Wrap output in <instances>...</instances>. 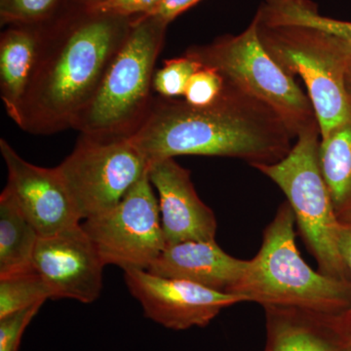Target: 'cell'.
Returning <instances> with one entry per match:
<instances>
[{"mask_svg":"<svg viewBox=\"0 0 351 351\" xmlns=\"http://www.w3.org/2000/svg\"><path fill=\"white\" fill-rule=\"evenodd\" d=\"M346 88H348V95L351 101V66L350 71H348V75H346Z\"/></svg>","mask_w":351,"mask_h":351,"instance_id":"29","label":"cell"},{"mask_svg":"<svg viewBox=\"0 0 351 351\" xmlns=\"http://www.w3.org/2000/svg\"><path fill=\"white\" fill-rule=\"evenodd\" d=\"M202 64L189 55L167 60L154 76V90L163 98L175 99L184 96L191 76L202 68Z\"/></svg>","mask_w":351,"mask_h":351,"instance_id":"22","label":"cell"},{"mask_svg":"<svg viewBox=\"0 0 351 351\" xmlns=\"http://www.w3.org/2000/svg\"><path fill=\"white\" fill-rule=\"evenodd\" d=\"M103 1H106V0H66V5L91 7Z\"/></svg>","mask_w":351,"mask_h":351,"instance_id":"28","label":"cell"},{"mask_svg":"<svg viewBox=\"0 0 351 351\" xmlns=\"http://www.w3.org/2000/svg\"><path fill=\"white\" fill-rule=\"evenodd\" d=\"M247 265L248 261L228 255L216 240L186 241L167 245L149 271L233 295Z\"/></svg>","mask_w":351,"mask_h":351,"instance_id":"15","label":"cell"},{"mask_svg":"<svg viewBox=\"0 0 351 351\" xmlns=\"http://www.w3.org/2000/svg\"><path fill=\"white\" fill-rule=\"evenodd\" d=\"M52 298L49 285L34 269L0 277V318Z\"/></svg>","mask_w":351,"mask_h":351,"instance_id":"20","label":"cell"},{"mask_svg":"<svg viewBox=\"0 0 351 351\" xmlns=\"http://www.w3.org/2000/svg\"><path fill=\"white\" fill-rule=\"evenodd\" d=\"M295 219L288 201L263 230L262 246L248 261L233 295L261 306L301 307L341 313L351 309V281L309 267L295 244Z\"/></svg>","mask_w":351,"mask_h":351,"instance_id":"3","label":"cell"},{"mask_svg":"<svg viewBox=\"0 0 351 351\" xmlns=\"http://www.w3.org/2000/svg\"><path fill=\"white\" fill-rule=\"evenodd\" d=\"M40 235L3 189L0 195V277L34 269Z\"/></svg>","mask_w":351,"mask_h":351,"instance_id":"18","label":"cell"},{"mask_svg":"<svg viewBox=\"0 0 351 351\" xmlns=\"http://www.w3.org/2000/svg\"><path fill=\"white\" fill-rule=\"evenodd\" d=\"M257 14L261 19L269 22L318 27L343 39L351 46V22L321 15L317 6L308 0H265Z\"/></svg>","mask_w":351,"mask_h":351,"instance_id":"19","label":"cell"},{"mask_svg":"<svg viewBox=\"0 0 351 351\" xmlns=\"http://www.w3.org/2000/svg\"><path fill=\"white\" fill-rule=\"evenodd\" d=\"M168 25L152 16L135 18L94 96L73 129L99 138L131 137L151 110L154 76Z\"/></svg>","mask_w":351,"mask_h":351,"instance_id":"4","label":"cell"},{"mask_svg":"<svg viewBox=\"0 0 351 351\" xmlns=\"http://www.w3.org/2000/svg\"><path fill=\"white\" fill-rule=\"evenodd\" d=\"M319 160L337 219L351 226V120L321 138Z\"/></svg>","mask_w":351,"mask_h":351,"instance_id":"17","label":"cell"},{"mask_svg":"<svg viewBox=\"0 0 351 351\" xmlns=\"http://www.w3.org/2000/svg\"><path fill=\"white\" fill-rule=\"evenodd\" d=\"M66 5V0H0V24H43Z\"/></svg>","mask_w":351,"mask_h":351,"instance_id":"21","label":"cell"},{"mask_svg":"<svg viewBox=\"0 0 351 351\" xmlns=\"http://www.w3.org/2000/svg\"><path fill=\"white\" fill-rule=\"evenodd\" d=\"M40 25H11L0 36V97L14 122L38 61Z\"/></svg>","mask_w":351,"mask_h":351,"instance_id":"16","label":"cell"},{"mask_svg":"<svg viewBox=\"0 0 351 351\" xmlns=\"http://www.w3.org/2000/svg\"><path fill=\"white\" fill-rule=\"evenodd\" d=\"M320 141L319 126L313 127L298 136L291 151L280 161L253 167L276 182L285 193L300 234L317 262L318 271L351 281L339 253L341 225L321 172Z\"/></svg>","mask_w":351,"mask_h":351,"instance_id":"6","label":"cell"},{"mask_svg":"<svg viewBox=\"0 0 351 351\" xmlns=\"http://www.w3.org/2000/svg\"><path fill=\"white\" fill-rule=\"evenodd\" d=\"M263 351H351V311L341 313L292 306H263Z\"/></svg>","mask_w":351,"mask_h":351,"instance_id":"14","label":"cell"},{"mask_svg":"<svg viewBox=\"0 0 351 351\" xmlns=\"http://www.w3.org/2000/svg\"><path fill=\"white\" fill-rule=\"evenodd\" d=\"M339 247L341 258L350 271L351 280V226H341Z\"/></svg>","mask_w":351,"mask_h":351,"instance_id":"27","label":"cell"},{"mask_svg":"<svg viewBox=\"0 0 351 351\" xmlns=\"http://www.w3.org/2000/svg\"><path fill=\"white\" fill-rule=\"evenodd\" d=\"M124 280L145 317L167 329L182 331L206 327L223 309L246 302L182 279L156 276L149 270L129 269Z\"/></svg>","mask_w":351,"mask_h":351,"instance_id":"10","label":"cell"},{"mask_svg":"<svg viewBox=\"0 0 351 351\" xmlns=\"http://www.w3.org/2000/svg\"><path fill=\"white\" fill-rule=\"evenodd\" d=\"M43 304L0 318V351H19L23 335Z\"/></svg>","mask_w":351,"mask_h":351,"instance_id":"24","label":"cell"},{"mask_svg":"<svg viewBox=\"0 0 351 351\" xmlns=\"http://www.w3.org/2000/svg\"><path fill=\"white\" fill-rule=\"evenodd\" d=\"M131 138L149 167L181 156L274 164L287 156L295 138L271 108L225 80L218 100L205 107L154 97L147 119Z\"/></svg>","mask_w":351,"mask_h":351,"instance_id":"2","label":"cell"},{"mask_svg":"<svg viewBox=\"0 0 351 351\" xmlns=\"http://www.w3.org/2000/svg\"><path fill=\"white\" fill-rule=\"evenodd\" d=\"M0 152L8 172L4 189L40 237L80 223L82 218L57 167L27 162L3 138H0Z\"/></svg>","mask_w":351,"mask_h":351,"instance_id":"12","label":"cell"},{"mask_svg":"<svg viewBox=\"0 0 351 351\" xmlns=\"http://www.w3.org/2000/svg\"><path fill=\"white\" fill-rule=\"evenodd\" d=\"M104 263L82 223L50 237H39L32 267L52 291V299L91 304L103 289Z\"/></svg>","mask_w":351,"mask_h":351,"instance_id":"11","label":"cell"},{"mask_svg":"<svg viewBox=\"0 0 351 351\" xmlns=\"http://www.w3.org/2000/svg\"><path fill=\"white\" fill-rule=\"evenodd\" d=\"M134 19L66 5L39 25L38 61L16 124L34 135L73 128Z\"/></svg>","mask_w":351,"mask_h":351,"instance_id":"1","label":"cell"},{"mask_svg":"<svg viewBox=\"0 0 351 351\" xmlns=\"http://www.w3.org/2000/svg\"><path fill=\"white\" fill-rule=\"evenodd\" d=\"M57 168L82 221L112 209L149 172L147 161L131 137L83 134Z\"/></svg>","mask_w":351,"mask_h":351,"instance_id":"8","label":"cell"},{"mask_svg":"<svg viewBox=\"0 0 351 351\" xmlns=\"http://www.w3.org/2000/svg\"><path fill=\"white\" fill-rule=\"evenodd\" d=\"M149 179L158 195L166 246L216 240V216L196 193L191 171L175 158L164 159L149 165Z\"/></svg>","mask_w":351,"mask_h":351,"instance_id":"13","label":"cell"},{"mask_svg":"<svg viewBox=\"0 0 351 351\" xmlns=\"http://www.w3.org/2000/svg\"><path fill=\"white\" fill-rule=\"evenodd\" d=\"M82 225L106 265H117L123 271L149 270L166 247L149 172L114 207Z\"/></svg>","mask_w":351,"mask_h":351,"instance_id":"9","label":"cell"},{"mask_svg":"<svg viewBox=\"0 0 351 351\" xmlns=\"http://www.w3.org/2000/svg\"><path fill=\"white\" fill-rule=\"evenodd\" d=\"M161 2L162 0H106L88 8L117 17L137 18L149 15Z\"/></svg>","mask_w":351,"mask_h":351,"instance_id":"25","label":"cell"},{"mask_svg":"<svg viewBox=\"0 0 351 351\" xmlns=\"http://www.w3.org/2000/svg\"><path fill=\"white\" fill-rule=\"evenodd\" d=\"M186 54L271 108L295 138L319 126L308 96L263 47L255 18L241 34L191 46Z\"/></svg>","mask_w":351,"mask_h":351,"instance_id":"7","label":"cell"},{"mask_svg":"<svg viewBox=\"0 0 351 351\" xmlns=\"http://www.w3.org/2000/svg\"><path fill=\"white\" fill-rule=\"evenodd\" d=\"M199 1L201 0H162V2L152 13L145 16H152L169 25L178 16L181 15L191 7L195 6Z\"/></svg>","mask_w":351,"mask_h":351,"instance_id":"26","label":"cell"},{"mask_svg":"<svg viewBox=\"0 0 351 351\" xmlns=\"http://www.w3.org/2000/svg\"><path fill=\"white\" fill-rule=\"evenodd\" d=\"M258 36L270 57L306 85L320 128V137L351 120L346 75L351 46L311 25L269 22L255 16Z\"/></svg>","mask_w":351,"mask_h":351,"instance_id":"5","label":"cell"},{"mask_svg":"<svg viewBox=\"0 0 351 351\" xmlns=\"http://www.w3.org/2000/svg\"><path fill=\"white\" fill-rule=\"evenodd\" d=\"M223 87L225 80L219 71L202 66L191 76L182 97L189 105L205 107L218 100Z\"/></svg>","mask_w":351,"mask_h":351,"instance_id":"23","label":"cell"}]
</instances>
